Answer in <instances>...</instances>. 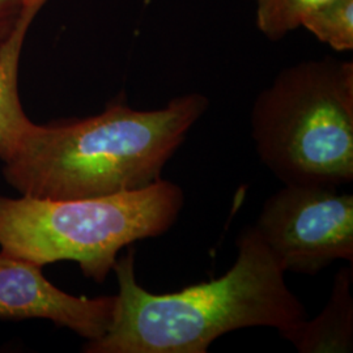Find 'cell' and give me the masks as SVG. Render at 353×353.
<instances>
[{
    "label": "cell",
    "mask_w": 353,
    "mask_h": 353,
    "mask_svg": "<svg viewBox=\"0 0 353 353\" xmlns=\"http://www.w3.org/2000/svg\"><path fill=\"white\" fill-rule=\"evenodd\" d=\"M328 0H255L256 26L261 33L279 41L301 26L303 17Z\"/></svg>",
    "instance_id": "obj_10"
},
{
    "label": "cell",
    "mask_w": 353,
    "mask_h": 353,
    "mask_svg": "<svg viewBox=\"0 0 353 353\" xmlns=\"http://www.w3.org/2000/svg\"><path fill=\"white\" fill-rule=\"evenodd\" d=\"M301 26L334 50H352L353 0H328L307 13Z\"/></svg>",
    "instance_id": "obj_9"
},
{
    "label": "cell",
    "mask_w": 353,
    "mask_h": 353,
    "mask_svg": "<svg viewBox=\"0 0 353 353\" xmlns=\"http://www.w3.org/2000/svg\"><path fill=\"white\" fill-rule=\"evenodd\" d=\"M115 300L65 293L45 278L41 265L0 250V318L49 319L94 341L110 327Z\"/></svg>",
    "instance_id": "obj_6"
},
{
    "label": "cell",
    "mask_w": 353,
    "mask_h": 353,
    "mask_svg": "<svg viewBox=\"0 0 353 353\" xmlns=\"http://www.w3.org/2000/svg\"><path fill=\"white\" fill-rule=\"evenodd\" d=\"M21 26L0 48V161H6L33 125L28 118L19 93V67L26 32Z\"/></svg>",
    "instance_id": "obj_8"
},
{
    "label": "cell",
    "mask_w": 353,
    "mask_h": 353,
    "mask_svg": "<svg viewBox=\"0 0 353 353\" xmlns=\"http://www.w3.org/2000/svg\"><path fill=\"white\" fill-rule=\"evenodd\" d=\"M353 270L341 267L335 275L326 306L313 319L283 334L301 353H347L353 350Z\"/></svg>",
    "instance_id": "obj_7"
},
{
    "label": "cell",
    "mask_w": 353,
    "mask_h": 353,
    "mask_svg": "<svg viewBox=\"0 0 353 353\" xmlns=\"http://www.w3.org/2000/svg\"><path fill=\"white\" fill-rule=\"evenodd\" d=\"M46 0H0V48L24 26H30Z\"/></svg>",
    "instance_id": "obj_11"
},
{
    "label": "cell",
    "mask_w": 353,
    "mask_h": 353,
    "mask_svg": "<svg viewBox=\"0 0 353 353\" xmlns=\"http://www.w3.org/2000/svg\"><path fill=\"white\" fill-rule=\"evenodd\" d=\"M339 188L285 185L265 201L254 228L284 272L316 275L353 263V195Z\"/></svg>",
    "instance_id": "obj_5"
},
{
    "label": "cell",
    "mask_w": 353,
    "mask_h": 353,
    "mask_svg": "<svg viewBox=\"0 0 353 353\" xmlns=\"http://www.w3.org/2000/svg\"><path fill=\"white\" fill-rule=\"evenodd\" d=\"M183 204L182 189L164 179L92 198L0 196V249L41 267L74 261L85 278L103 283L123 248L166 233Z\"/></svg>",
    "instance_id": "obj_3"
},
{
    "label": "cell",
    "mask_w": 353,
    "mask_h": 353,
    "mask_svg": "<svg viewBox=\"0 0 353 353\" xmlns=\"http://www.w3.org/2000/svg\"><path fill=\"white\" fill-rule=\"evenodd\" d=\"M201 93L174 97L156 110L114 101L101 114L33 125L3 163V176L23 196L77 199L144 189L208 109Z\"/></svg>",
    "instance_id": "obj_2"
},
{
    "label": "cell",
    "mask_w": 353,
    "mask_h": 353,
    "mask_svg": "<svg viewBox=\"0 0 353 353\" xmlns=\"http://www.w3.org/2000/svg\"><path fill=\"white\" fill-rule=\"evenodd\" d=\"M262 163L284 185L341 188L353 181V63L334 57L279 72L252 105Z\"/></svg>",
    "instance_id": "obj_4"
},
{
    "label": "cell",
    "mask_w": 353,
    "mask_h": 353,
    "mask_svg": "<svg viewBox=\"0 0 353 353\" xmlns=\"http://www.w3.org/2000/svg\"><path fill=\"white\" fill-rule=\"evenodd\" d=\"M236 243L239 255L225 275L164 294L138 283L131 249L113 267L119 292L112 325L83 351L205 353L234 330L272 327L283 335L299 327L307 318L306 309L258 230L245 228Z\"/></svg>",
    "instance_id": "obj_1"
}]
</instances>
